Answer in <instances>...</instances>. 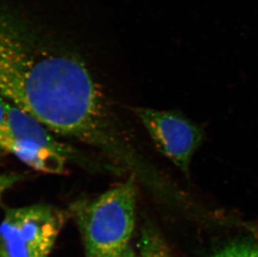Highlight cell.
<instances>
[{
  "instance_id": "cell-1",
  "label": "cell",
  "mask_w": 258,
  "mask_h": 257,
  "mask_svg": "<svg viewBox=\"0 0 258 257\" xmlns=\"http://www.w3.org/2000/svg\"><path fill=\"white\" fill-rule=\"evenodd\" d=\"M0 96L57 136L96 149L119 175L146 173L83 58L2 10Z\"/></svg>"
},
{
  "instance_id": "cell-2",
  "label": "cell",
  "mask_w": 258,
  "mask_h": 257,
  "mask_svg": "<svg viewBox=\"0 0 258 257\" xmlns=\"http://www.w3.org/2000/svg\"><path fill=\"white\" fill-rule=\"evenodd\" d=\"M138 180L124 181L92 198L72 202L68 216L81 235L86 257H113L130 246L136 226Z\"/></svg>"
},
{
  "instance_id": "cell-3",
  "label": "cell",
  "mask_w": 258,
  "mask_h": 257,
  "mask_svg": "<svg viewBox=\"0 0 258 257\" xmlns=\"http://www.w3.org/2000/svg\"><path fill=\"white\" fill-rule=\"evenodd\" d=\"M48 204L5 210L0 222V257H49L68 218Z\"/></svg>"
},
{
  "instance_id": "cell-4",
  "label": "cell",
  "mask_w": 258,
  "mask_h": 257,
  "mask_svg": "<svg viewBox=\"0 0 258 257\" xmlns=\"http://www.w3.org/2000/svg\"><path fill=\"white\" fill-rule=\"evenodd\" d=\"M133 111L159 152L190 180V164L207 136L204 128L179 110L137 107Z\"/></svg>"
},
{
  "instance_id": "cell-5",
  "label": "cell",
  "mask_w": 258,
  "mask_h": 257,
  "mask_svg": "<svg viewBox=\"0 0 258 257\" xmlns=\"http://www.w3.org/2000/svg\"><path fill=\"white\" fill-rule=\"evenodd\" d=\"M8 124L15 137L28 139L36 142L45 148L63 155L69 162L74 163L87 170L95 171L101 169L100 165L90 160L68 144L61 142L58 136H54L55 134L50 130L10 103L8 104Z\"/></svg>"
},
{
  "instance_id": "cell-6",
  "label": "cell",
  "mask_w": 258,
  "mask_h": 257,
  "mask_svg": "<svg viewBox=\"0 0 258 257\" xmlns=\"http://www.w3.org/2000/svg\"><path fill=\"white\" fill-rule=\"evenodd\" d=\"M1 148L5 153L12 154L21 162L39 172L49 175L66 173L69 161L63 155L28 139L15 137L11 131Z\"/></svg>"
},
{
  "instance_id": "cell-7",
  "label": "cell",
  "mask_w": 258,
  "mask_h": 257,
  "mask_svg": "<svg viewBox=\"0 0 258 257\" xmlns=\"http://www.w3.org/2000/svg\"><path fill=\"white\" fill-rule=\"evenodd\" d=\"M137 257H173L167 243L153 222L146 221L141 230Z\"/></svg>"
},
{
  "instance_id": "cell-8",
  "label": "cell",
  "mask_w": 258,
  "mask_h": 257,
  "mask_svg": "<svg viewBox=\"0 0 258 257\" xmlns=\"http://www.w3.org/2000/svg\"><path fill=\"white\" fill-rule=\"evenodd\" d=\"M211 257H258V244L233 243L222 248Z\"/></svg>"
},
{
  "instance_id": "cell-9",
  "label": "cell",
  "mask_w": 258,
  "mask_h": 257,
  "mask_svg": "<svg viewBox=\"0 0 258 257\" xmlns=\"http://www.w3.org/2000/svg\"><path fill=\"white\" fill-rule=\"evenodd\" d=\"M25 174L21 173H1L0 174V202L4 195L15 184L25 180Z\"/></svg>"
},
{
  "instance_id": "cell-10",
  "label": "cell",
  "mask_w": 258,
  "mask_h": 257,
  "mask_svg": "<svg viewBox=\"0 0 258 257\" xmlns=\"http://www.w3.org/2000/svg\"><path fill=\"white\" fill-rule=\"evenodd\" d=\"M8 104L7 100L0 96V147L10 134L8 124Z\"/></svg>"
},
{
  "instance_id": "cell-11",
  "label": "cell",
  "mask_w": 258,
  "mask_h": 257,
  "mask_svg": "<svg viewBox=\"0 0 258 257\" xmlns=\"http://www.w3.org/2000/svg\"><path fill=\"white\" fill-rule=\"evenodd\" d=\"M113 257H137V253L130 245L129 247L127 248L126 250L123 251L121 254Z\"/></svg>"
},
{
  "instance_id": "cell-12",
  "label": "cell",
  "mask_w": 258,
  "mask_h": 257,
  "mask_svg": "<svg viewBox=\"0 0 258 257\" xmlns=\"http://www.w3.org/2000/svg\"><path fill=\"white\" fill-rule=\"evenodd\" d=\"M5 151H4V150H3V149L1 148V147H0V160H1V159H2L3 155H5Z\"/></svg>"
}]
</instances>
